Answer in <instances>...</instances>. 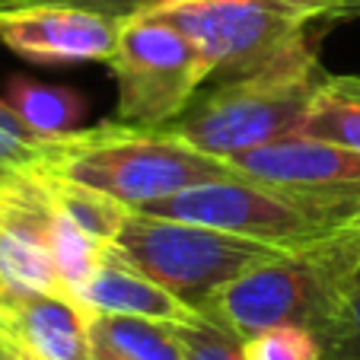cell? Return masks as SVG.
I'll use <instances>...</instances> for the list:
<instances>
[{
  "instance_id": "obj_1",
  "label": "cell",
  "mask_w": 360,
  "mask_h": 360,
  "mask_svg": "<svg viewBox=\"0 0 360 360\" xmlns=\"http://www.w3.org/2000/svg\"><path fill=\"white\" fill-rule=\"evenodd\" d=\"M39 169L93 185L131 211L191 185L239 176L226 160L198 150L169 124L143 128L122 118L48 141Z\"/></svg>"
},
{
  "instance_id": "obj_2",
  "label": "cell",
  "mask_w": 360,
  "mask_h": 360,
  "mask_svg": "<svg viewBox=\"0 0 360 360\" xmlns=\"http://www.w3.org/2000/svg\"><path fill=\"white\" fill-rule=\"evenodd\" d=\"M322 35L326 32L297 41L249 74L211 80L169 128L220 160L297 134L326 80L319 64Z\"/></svg>"
},
{
  "instance_id": "obj_3",
  "label": "cell",
  "mask_w": 360,
  "mask_h": 360,
  "mask_svg": "<svg viewBox=\"0 0 360 360\" xmlns=\"http://www.w3.org/2000/svg\"><path fill=\"white\" fill-rule=\"evenodd\" d=\"M360 271V220L306 249L281 252L220 287L198 313L239 341L274 326L319 328L338 293Z\"/></svg>"
},
{
  "instance_id": "obj_4",
  "label": "cell",
  "mask_w": 360,
  "mask_h": 360,
  "mask_svg": "<svg viewBox=\"0 0 360 360\" xmlns=\"http://www.w3.org/2000/svg\"><path fill=\"white\" fill-rule=\"evenodd\" d=\"M160 20L182 29L211 68L226 80L262 68L309 35L360 16V0H185L160 10Z\"/></svg>"
},
{
  "instance_id": "obj_5",
  "label": "cell",
  "mask_w": 360,
  "mask_h": 360,
  "mask_svg": "<svg viewBox=\"0 0 360 360\" xmlns=\"http://www.w3.org/2000/svg\"><path fill=\"white\" fill-rule=\"evenodd\" d=\"M112 245L131 265L182 297L191 309H201L204 300H211L220 287L287 252L217 226L153 217L141 211H131Z\"/></svg>"
},
{
  "instance_id": "obj_6",
  "label": "cell",
  "mask_w": 360,
  "mask_h": 360,
  "mask_svg": "<svg viewBox=\"0 0 360 360\" xmlns=\"http://www.w3.org/2000/svg\"><path fill=\"white\" fill-rule=\"evenodd\" d=\"M109 68L118 83L115 118L143 128L176 122L211 83V68L198 45L160 16L122 22Z\"/></svg>"
},
{
  "instance_id": "obj_7",
  "label": "cell",
  "mask_w": 360,
  "mask_h": 360,
  "mask_svg": "<svg viewBox=\"0 0 360 360\" xmlns=\"http://www.w3.org/2000/svg\"><path fill=\"white\" fill-rule=\"evenodd\" d=\"M55 207L35 172L0 176V300L16 293H64L51 255Z\"/></svg>"
},
{
  "instance_id": "obj_8",
  "label": "cell",
  "mask_w": 360,
  "mask_h": 360,
  "mask_svg": "<svg viewBox=\"0 0 360 360\" xmlns=\"http://www.w3.org/2000/svg\"><path fill=\"white\" fill-rule=\"evenodd\" d=\"M122 22L68 4H16L0 13V41L45 68L112 61Z\"/></svg>"
},
{
  "instance_id": "obj_9",
  "label": "cell",
  "mask_w": 360,
  "mask_h": 360,
  "mask_svg": "<svg viewBox=\"0 0 360 360\" xmlns=\"http://www.w3.org/2000/svg\"><path fill=\"white\" fill-rule=\"evenodd\" d=\"M226 163L245 179L297 188H338L360 185V153L309 134H287L281 141L236 153Z\"/></svg>"
},
{
  "instance_id": "obj_10",
  "label": "cell",
  "mask_w": 360,
  "mask_h": 360,
  "mask_svg": "<svg viewBox=\"0 0 360 360\" xmlns=\"http://www.w3.org/2000/svg\"><path fill=\"white\" fill-rule=\"evenodd\" d=\"M0 332L41 360H93L89 309L64 293L4 297Z\"/></svg>"
},
{
  "instance_id": "obj_11",
  "label": "cell",
  "mask_w": 360,
  "mask_h": 360,
  "mask_svg": "<svg viewBox=\"0 0 360 360\" xmlns=\"http://www.w3.org/2000/svg\"><path fill=\"white\" fill-rule=\"evenodd\" d=\"M77 303L89 313L109 316H141L157 322H195L201 319L198 309H191L182 297L166 290L163 284L143 274L137 265H131L122 252L112 245L105 259L93 271V278L83 284Z\"/></svg>"
},
{
  "instance_id": "obj_12",
  "label": "cell",
  "mask_w": 360,
  "mask_h": 360,
  "mask_svg": "<svg viewBox=\"0 0 360 360\" xmlns=\"http://www.w3.org/2000/svg\"><path fill=\"white\" fill-rule=\"evenodd\" d=\"M4 99L13 105V112L22 118V124L41 141H61V137L80 131L83 118L89 112V102L80 89L41 83L22 74L7 80Z\"/></svg>"
},
{
  "instance_id": "obj_13",
  "label": "cell",
  "mask_w": 360,
  "mask_h": 360,
  "mask_svg": "<svg viewBox=\"0 0 360 360\" xmlns=\"http://www.w3.org/2000/svg\"><path fill=\"white\" fill-rule=\"evenodd\" d=\"M89 341L93 354L115 360H185L176 322L89 313Z\"/></svg>"
},
{
  "instance_id": "obj_14",
  "label": "cell",
  "mask_w": 360,
  "mask_h": 360,
  "mask_svg": "<svg viewBox=\"0 0 360 360\" xmlns=\"http://www.w3.org/2000/svg\"><path fill=\"white\" fill-rule=\"evenodd\" d=\"M41 179L48 191V201L55 204V211H61L68 220H74L80 230H86L89 236H96L99 243L112 245L122 233L124 220L131 217V207H124L122 201L109 198L105 191L83 185L77 179L58 176V172H45V169H32Z\"/></svg>"
},
{
  "instance_id": "obj_15",
  "label": "cell",
  "mask_w": 360,
  "mask_h": 360,
  "mask_svg": "<svg viewBox=\"0 0 360 360\" xmlns=\"http://www.w3.org/2000/svg\"><path fill=\"white\" fill-rule=\"evenodd\" d=\"M297 134L332 141L360 153V77L326 74Z\"/></svg>"
},
{
  "instance_id": "obj_16",
  "label": "cell",
  "mask_w": 360,
  "mask_h": 360,
  "mask_svg": "<svg viewBox=\"0 0 360 360\" xmlns=\"http://www.w3.org/2000/svg\"><path fill=\"white\" fill-rule=\"evenodd\" d=\"M109 249L112 245L99 243L86 230H80L74 220L64 217L61 211H55V220H51V255H55V268L61 274L64 290L74 300L80 297L83 284L93 278V271L99 268V262L105 259Z\"/></svg>"
},
{
  "instance_id": "obj_17",
  "label": "cell",
  "mask_w": 360,
  "mask_h": 360,
  "mask_svg": "<svg viewBox=\"0 0 360 360\" xmlns=\"http://www.w3.org/2000/svg\"><path fill=\"white\" fill-rule=\"evenodd\" d=\"M316 338L322 360H360V281L354 278L338 293L328 316L319 322Z\"/></svg>"
},
{
  "instance_id": "obj_18",
  "label": "cell",
  "mask_w": 360,
  "mask_h": 360,
  "mask_svg": "<svg viewBox=\"0 0 360 360\" xmlns=\"http://www.w3.org/2000/svg\"><path fill=\"white\" fill-rule=\"evenodd\" d=\"M245 360H322V345L306 326H274L243 341Z\"/></svg>"
},
{
  "instance_id": "obj_19",
  "label": "cell",
  "mask_w": 360,
  "mask_h": 360,
  "mask_svg": "<svg viewBox=\"0 0 360 360\" xmlns=\"http://www.w3.org/2000/svg\"><path fill=\"white\" fill-rule=\"evenodd\" d=\"M48 141L35 137L22 124L7 99H0V176L7 172H32L45 160Z\"/></svg>"
},
{
  "instance_id": "obj_20",
  "label": "cell",
  "mask_w": 360,
  "mask_h": 360,
  "mask_svg": "<svg viewBox=\"0 0 360 360\" xmlns=\"http://www.w3.org/2000/svg\"><path fill=\"white\" fill-rule=\"evenodd\" d=\"M176 338L185 351V360H245L243 341L204 316L195 322H176Z\"/></svg>"
},
{
  "instance_id": "obj_21",
  "label": "cell",
  "mask_w": 360,
  "mask_h": 360,
  "mask_svg": "<svg viewBox=\"0 0 360 360\" xmlns=\"http://www.w3.org/2000/svg\"><path fill=\"white\" fill-rule=\"evenodd\" d=\"M16 4H68V7H83L93 10V13L112 16L118 22L137 20V16H153L166 7H176V4H185V0H13Z\"/></svg>"
},
{
  "instance_id": "obj_22",
  "label": "cell",
  "mask_w": 360,
  "mask_h": 360,
  "mask_svg": "<svg viewBox=\"0 0 360 360\" xmlns=\"http://www.w3.org/2000/svg\"><path fill=\"white\" fill-rule=\"evenodd\" d=\"M0 360H41V357H35L32 351H26L22 345H16L13 338L0 332Z\"/></svg>"
},
{
  "instance_id": "obj_23",
  "label": "cell",
  "mask_w": 360,
  "mask_h": 360,
  "mask_svg": "<svg viewBox=\"0 0 360 360\" xmlns=\"http://www.w3.org/2000/svg\"><path fill=\"white\" fill-rule=\"evenodd\" d=\"M13 7V0H0V13H4V10H10Z\"/></svg>"
},
{
  "instance_id": "obj_24",
  "label": "cell",
  "mask_w": 360,
  "mask_h": 360,
  "mask_svg": "<svg viewBox=\"0 0 360 360\" xmlns=\"http://www.w3.org/2000/svg\"><path fill=\"white\" fill-rule=\"evenodd\" d=\"M93 360H115V357H102V354H93Z\"/></svg>"
},
{
  "instance_id": "obj_25",
  "label": "cell",
  "mask_w": 360,
  "mask_h": 360,
  "mask_svg": "<svg viewBox=\"0 0 360 360\" xmlns=\"http://www.w3.org/2000/svg\"><path fill=\"white\" fill-rule=\"evenodd\" d=\"M354 278H357V281H360V271H357V274H354Z\"/></svg>"
}]
</instances>
